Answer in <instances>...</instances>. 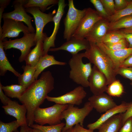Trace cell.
Segmentation results:
<instances>
[{
  "label": "cell",
  "instance_id": "cell-50",
  "mask_svg": "<svg viewBox=\"0 0 132 132\" xmlns=\"http://www.w3.org/2000/svg\"><path fill=\"white\" fill-rule=\"evenodd\" d=\"M72 128L69 129L64 131H62L61 132H72L71 131Z\"/></svg>",
  "mask_w": 132,
  "mask_h": 132
},
{
  "label": "cell",
  "instance_id": "cell-5",
  "mask_svg": "<svg viewBox=\"0 0 132 132\" xmlns=\"http://www.w3.org/2000/svg\"><path fill=\"white\" fill-rule=\"evenodd\" d=\"M68 104L67 108L62 113V119L66 121L65 125L62 131L72 128L76 125L79 124L83 126L84 120L92 110L93 108L89 101L85 103L81 108Z\"/></svg>",
  "mask_w": 132,
  "mask_h": 132
},
{
  "label": "cell",
  "instance_id": "cell-13",
  "mask_svg": "<svg viewBox=\"0 0 132 132\" xmlns=\"http://www.w3.org/2000/svg\"><path fill=\"white\" fill-rule=\"evenodd\" d=\"M58 4L57 11L53 19L54 26L52 33L50 37H47L43 41V55L48 54L51 47H55V42L56 35L59 28L60 21L64 13L65 8L66 5L64 0H59Z\"/></svg>",
  "mask_w": 132,
  "mask_h": 132
},
{
  "label": "cell",
  "instance_id": "cell-22",
  "mask_svg": "<svg viewBox=\"0 0 132 132\" xmlns=\"http://www.w3.org/2000/svg\"><path fill=\"white\" fill-rule=\"evenodd\" d=\"M122 114L115 115L104 122L98 129V132H118L122 125Z\"/></svg>",
  "mask_w": 132,
  "mask_h": 132
},
{
  "label": "cell",
  "instance_id": "cell-11",
  "mask_svg": "<svg viewBox=\"0 0 132 132\" xmlns=\"http://www.w3.org/2000/svg\"><path fill=\"white\" fill-rule=\"evenodd\" d=\"M84 88L79 86L63 95L56 97L47 96L46 99L55 104L79 105L82 104L83 100L87 95Z\"/></svg>",
  "mask_w": 132,
  "mask_h": 132
},
{
  "label": "cell",
  "instance_id": "cell-26",
  "mask_svg": "<svg viewBox=\"0 0 132 132\" xmlns=\"http://www.w3.org/2000/svg\"><path fill=\"white\" fill-rule=\"evenodd\" d=\"M3 90L8 97L19 99L26 89L24 87L19 85L12 84L2 86Z\"/></svg>",
  "mask_w": 132,
  "mask_h": 132
},
{
  "label": "cell",
  "instance_id": "cell-16",
  "mask_svg": "<svg viewBox=\"0 0 132 132\" xmlns=\"http://www.w3.org/2000/svg\"><path fill=\"white\" fill-rule=\"evenodd\" d=\"M5 113L15 118L21 126H28L26 115L27 110L26 106L21 105L15 101L11 100L6 106H3Z\"/></svg>",
  "mask_w": 132,
  "mask_h": 132
},
{
  "label": "cell",
  "instance_id": "cell-48",
  "mask_svg": "<svg viewBox=\"0 0 132 132\" xmlns=\"http://www.w3.org/2000/svg\"><path fill=\"white\" fill-rule=\"evenodd\" d=\"M32 130L33 132H43L39 129L36 128H32Z\"/></svg>",
  "mask_w": 132,
  "mask_h": 132
},
{
  "label": "cell",
  "instance_id": "cell-44",
  "mask_svg": "<svg viewBox=\"0 0 132 132\" xmlns=\"http://www.w3.org/2000/svg\"><path fill=\"white\" fill-rule=\"evenodd\" d=\"M120 67H132V54L124 61Z\"/></svg>",
  "mask_w": 132,
  "mask_h": 132
},
{
  "label": "cell",
  "instance_id": "cell-9",
  "mask_svg": "<svg viewBox=\"0 0 132 132\" xmlns=\"http://www.w3.org/2000/svg\"><path fill=\"white\" fill-rule=\"evenodd\" d=\"M27 12L32 14L35 20L36 26V32L35 37L36 42L39 40L43 41L47 36L43 33V29L48 23L53 22L54 15L52 13L46 14L41 11L39 8L32 7L25 8Z\"/></svg>",
  "mask_w": 132,
  "mask_h": 132
},
{
  "label": "cell",
  "instance_id": "cell-34",
  "mask_svg": "<svg viewBox=\"0 0 132 132\" xmlns=\"http://www.w3.org/2000/svg\"><path fill=\"white\" fill-rule=\"evenodd\" d=\"M103 44L108 48L112 50H120L129 47L128 43L125 38L116 42Z\"/></svg>",
  "mask_w": 132,
  "mask_h": 132
},
{
  "label": "cell",
  "instance_id": "cell-42",
  "mask_svg": "<svg viewBox=\"0 0 132 132\" xmlns=\"http://www.w3.org/2000/svg\"><path fill=\"white\" fill-rule=\"evenodd\" d=\"M11 1L10 0H0V26H1V19L4 10L9 4Z\"/></svg>",
  "mask_w": 132,
  "mask_h": 132
},
{
  "label": "cell",
  "instance_id": "cell-12",
  "mask_svg": "<svg viewBox=\"0 0 132 132\" xmlns=\"http://www.w3.org/2000/svg\"><path fill=\"white\" fill-rule=\"evenodd\" d=\"M3 19V23L1 27L2 33H0V40H3L6 37H17L21 32L23 33H31L28 27L22 22L10 19Z\"/></svg>",
  "mask_w": 132,
  "mask_h": 132
},
{
  "label": "cell",
  "instance_id": "cell-25",
  "mask_svg": "<svg viewBox=\"0 0 132 132\" xmlns=\"http://www.w3.org/2000/svg\"><path fill=\"white\" fill-rule=\"evenodd\" d=\"M2 41L0 39V75L4 76L7 71H9L18 77L20 74L12 66L6 56L2 44Z\"/></svg>",
  "mask_w": 132,
  "mask_h": 132
},
{
  "label": "cell",
  "instance_id": "cell-18",
  "mask_svg": "<svg viewBox=\"0 0 132 132\" xmlns=\"http://www.w3.org/2000/svg\"><path fill=\"white\" fill-rule=\"evenodd\" d=\"M88 100L93 108L100 113L105 112L117 105L111 96L104 93L93 95Z\"/></svg>",
  "mask_w": 132,
  "mask_h": 132
},
{
  "label": "cell",
  "instance_id": "cell-49",
  "mask_svg": "<svg viewBox=\"0 0 132 132\" xmlns=\"http://www.w3.org/2000/svg\"><path fill=\"white\" fill-rule=\"evenodd\" d=\"M26 132H33L32 128L28 126L26 129Z\"/></svg>",
  "mask_w": 132,
  "mask_h": 132
},
{
  "label": "cell",
  "instance_id": "cell-15",
  "mask_svg": "<svg viewBox=\"0 0 132 132\" xmlns=\"http://www.w3.org/2000/svg\"><path fill=\"white\" fill-rule=\"evenodd\" d=\"M96 44L110 59L115 67L116 71L120 67L124 61L132 54V47L112 50L108 48L102 43Z\"/></svg>",
  "mask_w": 132,
  "mask_h": 132
},
{
  "label": "cell",
  "instance_id": "cell-45",
  "mask_svg": "<svg viewBox=\"0 0 132 132\" xmlns=\"http://www.w3.org/2000/svg\"><path fill=\"white\" fill-rule=\"evenodd\" d=\"M124 36L128 43L129 48L132 47V33H124Z\"/></svg>",
  "mask_w": 132,
  "mask_h": 132
},
{
  "label": "cell",
  "instance_id": "cell-31",
  "mask_svg": "<svg viewBox=\"0 0 132 132\" xmlns=\"http://www.w3.org/2000/svg\"><path fill=\"white\" fill-rule=\"evenodd\" d=\"M124 38V33L120 30L109 31L100 43L104 44L113 43L119 41Z\"/></svg>",
  "mask_w": 132,
  "mask_h": 132
},
{
  "label": "cell",
  "instance_id": "cell-23",
  "mask_svg": "<svg viewBox=\"0 0 132 132\" xmlns=\"http://www.w3.org/2000/svg\"><path fill=\"white\" fill-rule=\"evenodd\" d=\"M43 40H39L37 42L35 47L31 49L25 59L26 65L35 67L41 57L43 55Z\"/></svg>",
  "mask_w": 132,
  "mask_h": 132
},
{
  "label": "cell",
  "instance_id": "cell-28",
  "mask_svg": "<svg viewBox=\"0 0 132 132\" xmlns=\"http://www.w3.org/2000/svg\"><path fill=\"white\" fill-rule=\"evenodd\" d=\"M132 27V14L123 17L115 22H110L109 31Z\"/></svg>",
  "mask_w": 132,
  "mask_h": 132
},
{
  "label": "cell",
  "instance_id": "cell-41",
  "mask_svg": "<svg viewBox=\"0 0 132 132\" xmlns=\"http://www.w3.org/2000/svg\"><path fill=\"white\" fill-rule=\"evenodd\" d=\"M132 117V103L126 111L123 113L122 117V125L128 119Z\"/></svg>",
  "mask_w": 132,
  "mask_h": 132
},
{
  "label": "cell",
  "instance_id": "cell-20",
  "mask_svg": "<svg viewBox=\"0 0 132 132\" xmlns=\"http://www.w3.org/2000/svg\"><path fill=\"white\" fill-rule=\"evenodd\" d=\"M110 22L103 19L97 22L86 37L89 43L97 44L100 43L109 31Z\"/></svg>",
  "mask_w": 132,
  "mask_h": 132
},
{
  "label": "cell",
  "instance_id": "cell-51",
  "mask_svg": "<svg viewBox=\"0 0 132 132\" xmlns=\"http://www.w3.org/2000/svg\"><path fill=\"white\" fill-rule=\"evenodd\" d=\"M131 84L132 85V82H131Z\"/></svg>",
  "mask_w": 132,
  "mask_h": 132
},
{
  "label": "cell",
  "instance_id": "cell-35",
  "mask_svg": "<svg viewBox=\"0 0 132 132\" xmlns=\"http://www.w3.org/2000/svg\"><path fill=\"white\" fill-rule=\"evenodd\" d=\"M98 14L103 19H108L109 17L106 11L100 0H90Z\"/></svg>",
  "mask_w": 132,
  "mask_h": 132
},
{
  "label": "cell",
  "instance_id": "cell-14",
  "mask_svg": "<svg viewBox=\"0 0 132 132\" xmlns=\"http://www.w3.org/2000/svg\"><path fill=\"white\" fill-rule=\"evenodd\" d=\"M88 81L89 87L93 95H98L106 92L108 86L106 77L94 65Z\"/></svg>",
  "mask_w": 132,
  "mask_h": 132
},
{
  "label": "cell",
  "instance_id": "cell-38",
  "mask_svg": "<svg viewBox=\"0 0 132 132\" xmlns=\"http://www.w3.org/2000/svg\"><path fill=\"white\" fill-rule=\"evenodd\" d=\"M131 0H114V8L116 11L123 9L128 5Z\"/></svg>",
  "mask_w": 132,
  "mask_h": 132
},
{
  "label": "cell",
  "instance_id": "cell-32",
  "mask_svg": "<svg viewBox=\"0 0 132 132\" xmlns=\"http://www.w3.org/2000/svg\"><path fill=\"white\" fill-rule=\"evenodd\" d=\"M65 125V123L64 122H61L56 125L47 126L33 124L29 127L39 129L43 132H61Z\"/></svg>",
  "mask_w": 132,
  "mask_h": 132
},
{
  "label": "cell",
  "instance_id": "cell-24",
  "mask_svg": "<svg viewBox=\"0 0 132 132\" xmlns=\"http://www.w3.org/2000/svg\"><path fill=\"white\" fill-rule=\"evenodd\" d=\"M22 68L23 72L18 77V83L27 89L36 80L34 77L36 69L35 67L26 65L22 66Z\"/></svg>",
  "mask_w": 132,
  "mask_h": 132
},
{
  "label": "cell",
  "instance_id": "cell-8",
  "mask_svg": "<svg viewBox=\"0 0 132 132\" xmlns=\"http://www.w3.org/2000/svg\"><path fill=\"white\" fill-rule=\"evenodd\" d=\"M103 19L96 10L90 7L87 8L85 14L72 37L80 39L85 38L95 23Z\"/></svg>",
  "mask_w": 132,
  "mask_h": 132
},
{
  "label": "cell",
  "instance_id": "cell-36",
  "mask_svg": "<svg viewBox=\"0 0 132 132\" xmlns=\"http://www.w3.org/2000/svg\"><path fill=\"white\" fill-rule=\"evenodd\" d=\"M106 11L109 16L113 15L116 11L113 0H100Z\"/></svg>",
  "mask_w": 132,
  "mask_h": 132
},
{
  "label": "cell",
  "instance_id": "cell-39",
  "mask_svg": "<svg viewBox=\"0 0 132 132\" xmlns=\"http://www.w3.org/2000/svg\"><path fill=\"white\" fill-rule=\"evenodd\" d=\"M118 132H132V117L126 121Z\"/></svg>",
  "mask_w": 132,
  "mask_h": 132
},
{
  "label": "cell",
  "instance_id": "cell-40",
  "mask_svg": "<svg viewBox=\"0 0 132 132\" xmlns=\"http://www.w3.org/2000/svg\"><path fill=\"white\" fill-rule=\"evenodd\" d=\"M3 85L0 82V99L1 102L4 106H6L9 101L11 100L6 96L3 92L2 87Z\"/></svg>",
  "mask_w": 132,
  "mask_h": 132
},
{
  "label": "cell",
  "instance_id": "cell-21",
  "mask_svg": "<svg viewBox=\"0 0 132 132\" xmlns=\"http://www.w3.org/2000/svg\"><path fill=\"white\" fill-rule=\"evenodd\" d=\"M66 64L65 62L56 60L53 55L48 54L41 56L38 63L35 66L36 70L34 77L36 80L37 79L40 74L46 68L53 65L64 66Z\"/></svg>",
  "mask_w": 132,
  "mask_h": 132
},
{
  "label": "cell",
  "instance_id": "cell-37",
  "mask_svg": "<svg viewBox=\"0 0 132 132\" xmlns=\"http://www.w3.org/2000/svg\"><path fill=\"white\" fill-rule=\"evenodd\" d=\"M117 75H119L124 78L132 80V67H120L116 71Z\"/></svg>",
  "mask_w": 132,
  "mask_h": 132
},
{
  "label": "cell",
  "instance_id": "cell-29",
  "mask_svg": "<svg viewBox=\"0 0 132 132\" xmlns=\"http://www.w3.org/2000/svg\"><path fill=\"white\" fill-rule=\"evenodd\" d=\"M106 92L111 96L120 97L124 92L123 87L119 80H116L108 85Z\"/></svg>",
  "mask_w": 132,
  "mask_h": 132
},
{
  "label": "cell",
  "instance_id": "cell-6",
  "mask_svg": "<svg viewBox=\"0 0 132 132\" xmlns=\"http://www.w3.org/2000/svg\"><path fill=\"white\" fill-rule=\"evenodd\" d=\"M68 2V10L64 20L65 29L63 37L66 41L72 38L87 10V8L82 10L77 9L73 0H69Z\"/></svg>",
  "mask_w": 132,
  "mask_h": 132
},
{
  "label": "cell",
  "instance_id": "cell-2",
  "mask_svg": "<svg viewBox=\"0 0 132 132\" xmlns=\"http://www.w3.org/2000/svg\"><path fill=\"white\" fill-rule=\"evenodd\" d=\"M89 43V48L84 53V57L103 73L107 79L108 85L116 80L114 65L109 57L96 44Z\"/></svg>",
  "mask_w": 132,
  "mask_h": 132
},
{
  "label": "cell",
  "instance_id": "cell-17",
  "mask_svg": "<svg viewBox=\"0 0 132 132\" xmlns=\"http://www.w3.org/2000/svg\"><path fill=\"white\" fill-rule=\"evenodd\" d=\"M90 46L89 42L86 39H80L72 37L70 40L66 41L60 46L56 48H50L49 51L63 50L67 51L73 55L78 54L81 50H87Z\"/></svg>",
  "mask_w": 132,
  "mask_h": 132
},
{
  "label": "cell",
  "instance_id": "cell-46",
  "mask_svg": "<svg viewBox=\"0 0 132 132\" xmlns=\"http://www.w3.org/2000/svg\"><path fill=\"white\" fill-rule=\"evenodd\" d=\"M119 30H120L123 33H132V27L129 28L122 29Z\"/></svg>",
  "mask_w": 132,
  "mask_h": 132
},
{
  "label": "cell",
  "instance_id": "cell-47",
  "mask_svg": "<svg viewBox=\"0 0 132 132\" xmlns=\"http://www.w3.org/2000/svg\"><path fill=\"white\" fill-rule=\"evenodd\" d=\"M28 126H21L19 132H26V129Z\"/></svg>",
  "mask_w": 132,
  "mask_h": 132
},
{
  "label": "cell",
  "instance_id": "cell-7",
  "mask_svg": "<svg viewBox=\"0 0 132 132\" xmlns=\"http://www.w3.org/2000/svg\"><path fill=\"white\" fill-rule=\"evenodd\" d=\"M23 34V36L20 38L10 40L4 39L2 42L4 49L5 50L11 48L20 50L21 54L18 59L20 62L25 60L31 50V48L35 45L36 44L35 39V33H26Z\"/></svg>",
  "mask_w": 132,
  "mask_h": 132
},
{
  "label": "cell",
  "instance_id": "cell-27",
  "mask_svg": "<svg viewBox=\"0 0 132 132\" xmlns=\"http://www.w3.org/2000/svg\"><path fill=\"white\" fill-rule=\"evenodd\" d=\"M58 0H27L26 3L24 6L25 8L38 7L41 11L43 12L47 10L48 6L58 4Z\"/></svg>",
  "mask_w": 132,
  "mask_h": 132
},
{
  "label": "cell",
  "instance_id": "cell-30",
  "mask_svg": "<svg viewBox=\"0 0 132 132\" xmlns=\"http://www.w3.org/2000/svg\"><path fill=\"white\" fill-rule=\"evenodd\" d=\"M132 14V0H131L127 6L121 10L116 11L112 15L109 16L108 20L110 22H115L121 18Z\"/></svg>",
  "mask_w": 132,
  "mask_h": 132
},
{
  "label": "cell",
  "instance_id": "cell-4",
  "mask_svg": "<svg viewBox=\"0 0 132 132\" xmlns=\"http://www.w3.org/2000/svg\"><path fill=\"white\" fill-rule=\"evenodd\" d=\"M68 105L55 104L47 108L39 107L34 112V122L41 125L46 124L52 125L60 123L62 120V113Z\"/></svg>",
  "mask_w": 132,
  "mask_h": 132
},
{
  "label": "cell",
  "instance_id": "cell-33",
  "mask_svg": "<svg viewBox=\"0 0 132 132\" xmlns=\"http://www.w3.org/2000/svg\"><path fill=\"white\" fill-rule=\"evenodd\" d=\"M21 126L16 120L8 123L0 121V132H19L18 128Z\"/></svg>",
  "mask_w": 132,
  "mask_h": 132
},
{
  "label": "cell",
  "instance_id": "cell-43",
  "mask_svg": "<svg viewBox=\"0 0 132 132\" xmlns=\"http://www.w3.org/2000/svg\"><path fill=\"white\" fill-rule=\"evenodd\" d=\"M71 131L72 132H94L93 131L84 128L79 124H76L72 127Z\"/></svg>",
  "mask_w": 132,
  "mask_h": 132
},
{
  "label": "cell",
  "instance_id": "cell-3",
  "mask_svg": "<svg viewBox=\"0 0 132 132\" xmlns=\"http://www.w3.org/2000/svg\"><path fill=\"white\" fill-rule=\"evenodd\" d=\"M84 57V53H78L72 55L68 61L70 68L69 78L74 82L83 87H89V79L91 74L92 67L90 62L85 64L82 61Z\"/></svg>",
  "mask_w": 132,
  "mask_h": 132
},
{
  "label": "cell",
  "instance_id": "cell-1",
  "mask_svg": "<svg viewBox=\"0 0 132 132\" xmlns=\"http://www.w3.org/2000/svg\"><path fill=\"white\" fill-rule=\"evenodd\" d=\"M54 79L49 71L43 72L38 79L26 89L19 99L27 109L26 118L29 127L33 124L34 112L44 102L48 93L54 88Z\"/></svg>",
  "mask_w": 132,
  "mask_h": 132
},
{
  "label": "cell",
  "instance_id": "cell-10",
  "mask_svg": "<svg viewBox=\"0 0 132 132\" xmlns=\"http://www.w3.org/2000/svg\"><path fill=\"white\" fill-rule=\"evenodd\" d=\"M27 0H15L12 2L14 10L10 12L3 13L2 18L10 19L25 23L32 33L36 32V30L31 23L32 20L33 18L28 15L24 6Z\"/></svg>",
  "mask_w": 132,
  "mask_h": 132
},
{
  "label": "cell",
  "instance_id": "cell-19",
  "mask_svg": "<svg viewBox=\"0 0 132 132\" xmlns=\"http://www.w3.org/2000/svg\"><path fill=\"white\" fill-rule=\"evenodd\" d=\"M131 103L122 102L120 105L109 110L101 115L100 118L95 122L88 124L87 127L88 129L92 131L98 129L103 123L114 116L125 112Z\"/></svg>",
  "mask_w": 132,
  "mask_h": 132
}]
</instances>
